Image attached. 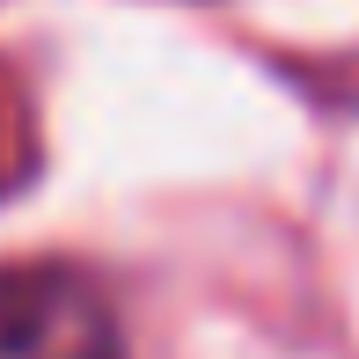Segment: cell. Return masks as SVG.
<instances>
[{
  "instance_id": "6da1fadb",
  "label": "cell",
  "mask_w": 359,
  "mask_h": 359,
  "mask_svg": "<svg viewBox=\"0 0 359 359\" xmlns=\"http://www.w3.org/2000/svg\"><path fill=\"white\" fill-rule=\"evenodd\" d=\"M0 359H125L118 308L74 264H0Z\"/></svg>"
}]
</instances>
